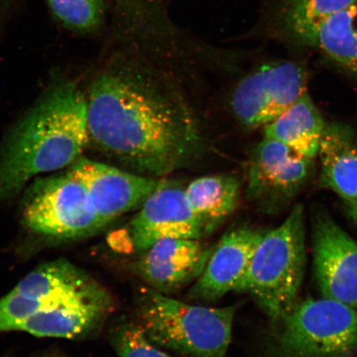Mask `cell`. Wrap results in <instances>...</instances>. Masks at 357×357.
I'll use <instances>...</instances> for the list:
<instances>
[{
	"label": "cell",
	"instance_id": "obj_1",
	"mask_svg": "<svg viewBox=\"0 0 357 357\" xmlns=\"http://www.w3.org/2000/svg\"><path fill=\"white\" fill-rule=\"evenodd\" d=\"M86 101L89 139L142 175L163 178L204 146L197 114L167 74L129 67L100 75Z\"/></svg>",
	"mask_w": 357,
	"mask_h": 357
},
{
	"label": "cell",
	"instance_id": "obj_2",
	"mask_svg": "<svg viewBox=\"0 0 357 357\" xmlns=\"http://www.w3.org/2000/svg\"><path fill=\"white\" fill-rule=\"evenodd\" d=\"M89 139L87 101L77 84L47 92L0 149V204L43 173L71 166Z\"/></svg>",
	"mask_w": 357,
	"mask_h": 357
},
{
	"label": "cell",
	"instance_id": "obj_3",
	"mask_svg": "<svg viewBox=\"0 0 357 357\" xmlns=\"http://www.w3.org/2000/svg\"><path fill=\"white\" fill-rule=\"evenodd\" d=\"M134 309V321L155 346L188 357H227L238 305H193L144 285Z\"/></svg>",
	"mask_w": 357,
	"mask_h": 357
},
{
	"label": "cell",
	"instance_id": "obj_4",
	"mask_svg": "<svg viewBox=\"0 0 357 357\" xmlns=\"http://www.w3.org/2000/svg\"><path fill=\"white\" fill-rule=\"evenodd\" d=\"M305 264V212L296 204L280 225L264 231L236 292L250 294L279 323L298 303Z\"/></svg>",
	"mask_w": 357,
	"mask_h": 357
},
{
	"label": "cell",
	"instance_id": "obj_5",
	"mask_svg": "<svg viewBox=\"0 0 357 357\" xmlns=\"http://www.w3.org/2000/svg\"><path fill=\"white\" fill-rule=\"evenodd\" d=\"M264 357H351L357 350V312L324 298L298 302L278 323Z\"/></svg>",
	"mask_w": 357,
	"mask_h": 357
},
{
	"label": "cell",
	"instance_id": "obj_6",
	"mask_svg": "<svg viewBox=\"0 0 357 357\" xmlns=\"http://www.w3.org/2000/svg\"><path fill=\"white\" fill-rule=\"evenodd\" d=\"M22 220L33 234L54 240L86 238L104 227L86 187L68 172L36 181Z\"/></svg>",
	"mask_w": 357,
	"mask_h": 357
},
{
	"label": "cell",
	"instance_id": "obj_7",
	"mask_svg": "<svg viewBox=\"0 0 357 357\" xmlns=\"http://www.w3.org/2000/svg\"><path fill=\"white\" fill-rule=\"evenodd\" d=\"M128 225L113 231L107 243L119 255L136 256L167 238L202 239V227L192 211L185 189L164 181Z\"/></svg>",
	"mask_w": 357,
	"mask_h": 357
},
{
	"label": "cell",
	"instance_id": "obj_8",
	"mask_svg": "<svg viewBox=\"0 0 357 357\" xmlns=\"http://www.w3.org/2000/svg\"><path fill=\"white\" fill-rule=\"evenodd\" d=\"M305 67L294 61H275L258 67L235 86L231 111L249 128L266 126L307 91Z\"/></svg>",
	"mask_w": 357,
	"mask_h": 357
},
{
	"label": "cell",
	"instance_id": "obj_9",
	"mask_svg": "<svg viewBox=\"0 0 357 357\" xmlns=\"http://www.w3.org/2000/svg\"><path fill=\"white\" fill-rule=\"evenodd\" d=\"M312 160L278 141L263 137L249 156L247 198L259 211L280 212L309 180Z\"/></svg>",
	"mask_w": 357,
	"mask_h": 357
},
{
	"label": "cell",
	"instance_id": "obj_10",
	"mask_svg": "<svg viewBox=\"0 0 357 357\" xmlns=\"http://www.w3.org/2000/svg\"><path fill=\"white\" fill-rule=\"evenodd\" d=\"M86 187L102 227L140 208L165 180L129 173L80 156L68 169Z\"/></svg>",
	"mask_w": 357,
	"mask_h": 357
},
{
	"label": "cell",
	"instance_id": "obj_11",
	"mask_svg": "<svg viewBox=\"0 0 357 357\" xmlns=\"http://www.w3.org/2000/svg\"><path fill=\"white\" fill-rule=\"evenodd\" d=\"M314 263L323 297L357 309V242L327 213L312 218Z\"/></svg>",
	"mask_w": 357,
	"mask_h": 357
},
{
	"label": "cell",
	"instance_id": "obj_12",
	"mask_svg": "<svg viewBox=\"0 0 357 357\" xmlns=\"http://www.w3.org/2000/svg\"><path fill=\"white\" fill-rule=\"evenodd\" d=\"M214 247L200 239L158 241L129 263V270L146 287L171 296L199 278Z\"/></svg>",
	"mask_w": 357,
	"mask_h": 357
},
{
	"label": "cell",
	"instance_id": "obj_13",
	"mask_svg": "<svg viewBox=\"0 0 357 357\" xmlns=\"http://www.w3.org/2000/svg\"><path fill=\"white\" fill-rule=\"evenodd\" d=\"M263 234L251 226L242 225L223 235L214 245L202 275L190 289L189 300L212 302L236 291Z\"/></svg>",
	"mask_w": 357,
	"mask_h": 357
},
{
	"label": "cell",
	"instance_id": "obj_14",
	"mask_svg": "<svg viewBox=\"0 0 357 357\" xmlns=\"http://www.w3.org/2000/svg\"><path fill=\"white\" fill-rule=\"evenodd\" d=\"M321 182L345 202L357 201V135L350 126L326 127L319 154Z\"/></svg>",
	"mask_w": 357,
	"mask_h": 357
},
{
	"label": "cell",
	"instance_id": "obj_15",
	"mask_svg": "<svg viewBox=\"0 0 357 357\" xmlns=\"http://www.w3.org/2000/svg\"><path fill=\"white\" fill-rule=\"evenodd\" d=\"M326 127L322 114L306 92L263 129L264 137L287 146L303 158L314 160L319 154Z\"/></svg>",
	"mask_w": 357,
	"mask_h": 357
},
{
	"label": "cell",
	"instance_id": "obj_16",
	"mask_svg": "<svg viewBox=\"0 0 357 357\" xmlns=\"http://www.w3.org/2000/svg\"><path fill=\"white\" fill-rule=\"evenodd\" d=\"M185 191L205 236L215 231L235 212L241 185L234 176L213 175L195 178Z\"/></svg>",
	"mask_w": 357,
	"mask_h": 357
},
{
	"label": "cell",
	"instance_id": "obj_17",
	"mask_svg": "<svg viewBox=\"0 0 357 357\" xmlns=\"http://www.w3.org/2000/svg\"><path fill=\"white\" fill-rule=\"evenodd\" d=\"M306 45L357 77V3L324 21Z\"/></svg>",
	"mask_w": 357,
	"mask_h": 357
},
{
	"label": "cell",
	"instance_id": "obj_18",
	"mask_svg": "<svg viewBox=\"0 0 357 357\" xmlns=\"http://www.w3.org/2000/svg\"><path fill=\"white\" fill-rule=\"evenodd\" d=\"M357 0H284L283 24L292 37L306 45L323 22Z\"/></svg>",
	"mask_w": 357,
	"mask_h": 357
},
{
	"label": "cell",
	"instance_id": "obj_19",
	"mask_svg": "<svg viewBox=\"0 0 357 357\" xmlns=\"http://www.w3.org/2000/svg\"><path fill=\"white\" fill-rule=\"evenodd\" d=\"M47 2L56 19L73 30H93L104 20L102 0H47Z\"/></svg>",
	"mask_w": 357,
	"mask_h": 357
},
{
	"label": "cell",
	"instance_id": "obj_20",
	"mask_svg": "<svg viewBox=\"0 0 357 357\" xmlns=\"http://www.w3.org/2000/svg\"><path fill=\"white\" fill-rule=\"evenodd\" d=\"M111 339L118 357H172L151 342L134 319L119 321Z\"/></svg>",
	"mask_w": 357,
	"mask_h": 357
},
{
	"label": "cell",
	"instance_id": "obj_21",
	"mask_svg": "<svg viewBox=\"0 0 357 357\" xmlns=\"http://www.w3.org/2000/svg\"><path fill=\"white\" fill-rule=\"evenodd\" d=\"M346 211L357 225V201H351V202H345Z\"/></svg>",
	"mask_w": 357,
	"mask_h": 357
}]
</instances>
